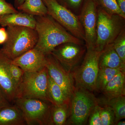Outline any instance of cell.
<instances>
[{
	"label": "cell",
	"instance_id": "1",
	"mask_svg": "<svg viewBox=\"0 0 125 125\" xmlns=\"http://www.w3.org/2000/svg\"><path fill=\"white\" fill-rule=\"evenodd\" d=\"M35 17V30L38 39L34 47L46 55L51 54L56 47L65 43L83 45V41L73 36L49 15Z\"/></svg>",
	"mask_w": 125,
	"mask_h": 125
},
{
	"label": "cell",
	"instance_id": "2",
	"mask_svg": "<svg viewBox=\"0 0 125 125\" xmlns=\"http://www.w3.org/2000/svg\"><path fill=\"white\" fill-rule=\"evenodd\" d=\"M8 38L0 49L5 55L11 60L33 48L37 42L36 30L22 26L7 27Z\"/></svg>",
	"mask_w": 125,
	"mask_h": 125
},
{
	"label": "cell",
	"instance_id": "3",
	"mask_svg": "<svg viewBox=\"0 0 125 125\" xmlns=\"http://www.w3.org/2000/svg\"><path fill=\"white\" fill-rule=\"evenodd\" d=\"M48 79L46 67L38 71L25 72L16 88V98L38 99L51 103L48 94Z\"/></svg>",
	"mask_w": 125,
	"mask_h": 125
},
{
	"label": "cell",
	"instance_id": "4",
	"mask_svg": "<svg viewBox=\"0 0 125 125\" xmlns=\"http://www.w3.org/2000/svg\"><path fill=\"white\" fill-rule=\"evenodd\" d=\"M92 92L83 87L75 86L70 101V116L67 124H86L94 108L100 103V99Z\"/></svg>",
	"mask_w": 125,
	"mask_h": 125
},
{
	"label": "cell",
	"instance_id": "5",
	"mask_svg": "<svg viewBox=\"0 0 125 125\" xmlns=\"http://www.w3.org/2000/svg\"><path fill=\"white\" fill-rule=\"evenodd\" d=\"M125 19L117 15H111L98 6L96 38L94 48L102 51L125 28Z\"/></svg>",
	"mask_w": 125,
	"mask_h": 125
},
{
	"label": "cell",
	"instance_id": "6",
	"mask_svg": "<svg viewBox=\"0 0 125 125\" xmlns=\"http://www.w3.org/2000/svg\"><path fill=\"white\" fill-rule=\"evenodd\" d=\"M83 62L72 72L75 86L83 87L91 92L96 91V84L102 51L94 48L86 49Z\"/></svg>",
	"mask_w": 125,
	"mask_h": 125
},
{
	"label": "cell",
	"instance_id": "7",
	"mask_svg": "<svg viewBox=\"0 0 125 125\" xmlns=\"http://www.w3.org/2000/svg\"><path fill=\"white\" fill-rule=\"evenodd\" d=\"M14 104L22 112L26 125H51L52 105L47 101L36 98H16Z\"/></svg>",
	"mask_w": 125,
	"mask_h": 125
},
{
	"label": "cell",
	"instance_id": "8",
	"mask_svg": "<svg viewBox=\"0 0 125 125\" xmlns=\"http://www.w3.org/2000/svg\"><path fill=\"white\" fill-rule=\"evenodd\" d=\"M42 0L47 9V14L73 36L84 42V31L79 16L76 15L56 0Z\"/></svg>",
	"mask_w": 125,
	"mask_h": 125
},
{
	"label": "cell",
	"instance_id": "9",
	"mask_svg": "<svg viewBox=\"0 0 125 125\" xmlns=\"http://www.w3.org/2000/svg\"><path fill=\"white\" fill-rule=\"evenodd\" d=\"M86 49L83 45L66 42L56 47L51 54L66 69L71 72L81 62Z\"/></svg>",
	"mask_w": 125,
	"mask_h": 125
},
{
	"label": "cell",
	"instance_id": "10",
	"mask_svg": "<svg viewBox=\"0 0 125 125\" xmlns=\"http://www.w3.org/2000/svg\"><path fill=\"white\" fill-rule=\"evenodd\" d=\"M98 6L94 0H84L80 20L85 35L86 49L94 48L96 38Z\"/></svg>",
	"mask_w": 125,
	"mask_h": 125
},
{
	"label": "cell",
	"instance_id": "11",
	"mask_svg": "<svg viewBox=\"0 0 125 125\" xmlns=\"http://www.w3.org/2000/svg\"><path fill=\"white\" fill-rule=\"evenodd\" d=\"M46 67L48 74L53 81L61 88L70 101L75 85L71 72L68 71L51 54L46 55Z\"/></svg>",
	"mask_w": 125,
	"mask_h": 125
},
{
	"label": "cell",
	"instance_id": "12",
	"mask_svg": "<svg viewBox=\"0 0 125 125\" xmlns=\"http://www.w3.org/2000/svg\"><path fill=\"white\" fill-rule=\"evenodd\" d=\"M11 62L25 72L38 71L46 67V55L35 47L11 60Z\"/></svg>",
	"mask_w": 125,
	"mask_h": 125
},
{
	"label": "cell",
	"instance_id": "13",
	"mask_svg": "<svg viewBox=\"0 0 125 125\" xmlns=\"http://www.w3.org/2000/svg\"><path fill=\"white\" fill-rule=\"evenodd\" d=\"M10 59L0 49V89L11 103L14 102L16 98V87L8 67Z\"/></svg>",
	"mask_w": 125,
	"mask_h": 125
},
{
	"label": "cell",
	"instance_id": "14",
	"mask_svg": "<svg viewBox=\"0 0 125 125\" xmlns=\"http://www.w3.org/2000/svg\"><path fill=\"white\" fill-rule=\"evenodd\" d=\"M0 25L2 27L22 26L35 29V16L24 12L8 14L0 17Z\"/></svg>",
	"mask_w": 125,
	"mask_h": 125
},
{
	"label": "cell",
	"instance_id": "15",
	"mask_svg": "<svg viewBox=\"0 0 125 125\" xmlns=\"http://www.w3.org/2000/svg\"><path fill=\"white\" fill-rule=\"evenodd\" d=\"M125 70L118 72L108 82L102 92L109 99L125 96Z\"/></svg>",
	"mask_w": 125,
	"mask_h": 125
},
{
	"label": "cell",
	"instance_id": "16",
	"mask_svg": "<svg viewBox=\"0 0 125 125\" xmlns=\"http://www.w3.org/2000/svg\"><path fill=\"white\" fill-rule=\"evenodd\" d=\"M99 68L125 69V63L114 50L112 43L107 45L102 51L99 62Z\"/></svg>",
	"mask_w": 125,
	"mask_h": 125
},
{
	"label": "cell",
	"instance_id": "17",
	"mask_svg": "<svg viewBox=\"0 0 125 125\" xmlns=\"http://www.w3.org/2000/svg\"><path fill=\"white\" fill-rule=\"evenodd\" d=\"M26 125L22 112L15 105L0 108V125Z\"/></svg>",
	"mask_w": 125,
	"mask_h": 125
},
{
	"label": "cell",
	"instance_id": "18",
	"mask_svg": "<svg viewBox=\"0 0 125 125\" xmlns=\"http://www.w3.org/2000/svg\"><path fill=\"white\" fill-rule=\"evenodd\" d=\"M17 9L22 12L35 16L47 14V9L42 0H25Z\"/></svg>",
	"mask_w": 125,
	"mask_h": 125
},
{
	"label": "cell",
	"instance_id": "19",
	"mask_svg": "<svg viewBox=\"0 0 125 125\" xmlns=\"http://www.w3.org/2000/svg\"><path fill=\"white\" fill-rule=\"evenodd\" d=\"M48 94L50 102L52 105L70 104V100L65 96L61 88L52 79L49 75Z\"/></svg>",
	"mask_w": 125,
	"mask_h": 125
},
{
	"label": "cell",
	"instance_id": "20",
	"mask_svg": "<svg viewBox=\"0 0 125 125\" xmlns=\"http://www.w3.org/2000/svg\"><path fill=\"white\" fill-rule=\"evenodd\" d=\"M100 103L111 107L114 111L115 116V124L125 118V97L121 96L107 99H103L100 100Z\"/></svg>",
	"mask_w": 125,
	"mask_h": 125
},
{
	"label": "cell",
	"instance_id": "21",
	"mask_svg": "<svg viewBox=\"0 0 125 125\" xmlns=\"http://www.w3.org/2000/svg\"><path fill=\"white\" fill-rule=\"evenodd\" d=\"M70 116V104L52 105L51 113V125H66Z\"/></svg>",
	"mask_w": 125,
	"mask_h": 125
},
{
	"label": "cell",
	"instance_id": "22",
	"mask_svg": "<svg viewBox=\"0 0 125 125\" xmlns=\"http://www.w3.org/2000/svg\"><path fill=\"white\" fill-rule=\"evenodd\" d=\"M124 70L125 69L106 67L99 68L96 80V91L102 92L108 82L117 73Z\"/></svg>",
	"mask_w": 125,
	"mask_h": 125
},
{
	"label": "cell",
	"instance_id": "23",
	"mask_svg": "<svg viewBox=\"0 0 125 125\" xmlns=\"http://www.w3.org/2000/svg\"><path fill=\"white\" fill-rule=\"evenodd\" d=\"M98 7L107 13L117 15L125 19V14L119 8L115 0H94Z\"/></svg>",
	"mask_w": 125,
	"mask_h": 125
},
{
	"label": "cell",
	"instance_id": "24",
	"mask_svg": "<svg viewBox=\"0 0 125 125\" xmlns=\"http://www.w3.org/2000/svg\"><path fill=\"white\" fill-rule=\"evenodd\" d=\"M113 48L120 58L125 63V30L122 31L112 42Z\"/></svg>",
	"mask_w": 125,
	"mask_h": 125
},
{
	"label": "cell",
	"instance_id": "25",
	"mask_svg": "<svg viewBox=\"0 0 125 125\" xmlns=\"http://www.w3.org/2000/svg\"><path fill=\"white\" fill-rule=\"evenodd\" d=\"M101 117L102 125H115V114L113 109L109 106L104 105L101 106Z\"/></svg>",
	"mask_w": 125,
	"mask_h": 125
},
{
	"label": "cell",
	"instance_id": "26",
	"mask_svg": "<svg viewBox=\"0 0 125 125\" xmlns=\"http://www.w3.org/2000/svg\"><path fill=\"white\" fill-rule=\"evenodd\" d=\"M8 67L10 73L13 80L16 88L22 80L25 72L20 67L11 62V60L10 59L8 62Z\"/></svg>",
	"mask_w": 125,
	"mask_h": 125
},
{
	"label": "cell",
	"instance_id": "27",
	"mask_svg": "<svg viewBox=\"0 0 125 125\" xmlns=\"http://www.w3.org/2000/svg\"><path fill=\"white\" fill-rule=\"evenodd\" d=\"M101 106L96 105L89 118L88 125H102L101 117Z\"/></svg>",
	"mask_w": 125,
	"mask_h": 125
},
{
	"label": "cell",
	"instance_id": "28",
	"mask_svg": "<svg viewBox=\"0 0 125 125\" xmlns=\"http://www.w3.org/2000/svg\"><path fill=\"white\" fill-rule=\"evenodd\" d=\"M19 12L11 4L6 0H0V17L8 14Z\"/></svg>",
	"mask_w": 125,
	"mask_h": 125
},
{
	"label": "cell",
	"instance_id": "29",
	"mask_svg": "<svg viewBox=\"0 0 125 125\" xmlns=\"http://www.w3.org/2000/svg\"><path fill=\"white\" fill-rule=\"evenodd\" d=\"M58 2L71 10L78 9L83 5L84 0H56Z\"/></svg>",
	"mask_w": 125,
	"mask_h": 125
},
{
	"label": "cell",
	"instance_id": "30",
	"mask_svg": "<svg viewBox=\"0 0 125 125\" xmlns=\"http://www.w3.org/2000/svg\"><path fill=\"white\" fill-rule=\"evenodd\" d=\"M3 92L0 89V108L11 104Z\"/></svg>",
	"mask_w": 125,
	"mask_h": 125
},
{
	"label": "cell",
	"instance_id": "31",
	"mask_svg": "<svg viewBox=\"0 0 125 125\" xmlns=\"http://www.w3.org/2000/svg\"><path fill=\"white\" fill-rule=\"evenodd\" d=\"M8 34L7 30L4 27L0 28V45L3 44L7 41Z\"/></svg>",
	"mask_w": 125,
	"mask_h": 125
},
{
	"label": "cell",
	"instance_id": "32",
	"mask_svg": "<svg viewBox=\"0 0 125 125\" xmlns=\"http://www.w3.org/2000/svg\"><path fill=\"white\" fill-rule=\"evenodd\" d=\"M119 8L125 14V0H115Z\"/></svg>",
	"mask_w": 125,
	"mask_h": 125
},
{
	"label": "cell",
	"instance_id": "33",
	"mask_svg": "<svg viewBox=\"0 0 125 125\" xmlns=\"http://www.w3.org/2000/svg\"><path fill=\"white\" fill-rule=\"evenodd\" d=\"M25 0H15L14 5L15 7L17 8L19 6L22 4L24 2Z\"/></svg>",
	"mask_w": 125,
	"mask_h": 125
},
{
	"label": "cell",
	"instance_id": "34",
	"mask_svg": "<svg viewBox=\"0 0 125 125\" xmlns=\"http://www.w3.org/2000/svg\"><path fill=\"white\" fill-rule=\"evenodd\" d=\"M116 125H125V122L124 121H120L117 122Z\"/></svg>",
	"mask_w": 125,
	"mask_h": 125
}]
</instances>
